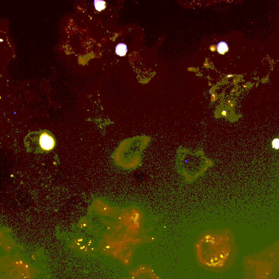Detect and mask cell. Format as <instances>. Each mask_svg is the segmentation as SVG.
<instances>
[{"instance_id":"6da1fadb","label":"cell","mask_w":279,"mask_h":279,"mask_svg":"<svg viewBox=\"0 0 279 279\" xmlns=\"http://www.w3.org/2000/svg\"><path fill=\"white\" fill-rule=\"evenodd\" d=\"M199 261L210 268L221 267L226 260L224 245L217 235L208 234L203 236L196 245Z\"/></svg>"},{"instance_id":"7a4b0ae2","label":"cell","mask_w":279,"mask_h":279,"mask_svg":"<svg viewBox=\"0 0 279 279\" xmlns=\"http://www.w3.org/2000/svg\"><path fill=\"white\" fill-rule=\"evenodd\" d=\"M39 144L42 150L44 151H50L54 148L55 140L50 134L47 132H43L39 136Z\"/></svg>"},{"instance_id":"3957f363","label":"cell","mask_w":279,"mask_h":279,"mask_svg":"<svg viewBox=\"0 0 279 279\" xmlns=\"http://www.w3.org/2000/svg\"><path fill=\"white\" fill-rule=\"evenodd\" d=\"M128 49L124 43L118 44L116 46L115 52L116 54L120 56H124L127 54Z\"/></svg>"},{"instance_id":"277c9868","label":"cell","mask_w":279,"mask_h":279,"mask_svg":"<svg viewBox=\"0 0 279 279\" xmlns=\"http://www.w3.org/2000/svg\"><path fill=\"white\" fill-rule=\"evenodd\" d=\"M217 49L220 54H224L226 52L228 51V44L225 42H220L217 44Z\"/></svg>"},{"instance_id":"5b68a950","label":"cell","mask_w":279,"mask_h":279,"mask_svg":"<svg viewBox=\"0 0 279 279\" xmlns=\"http://www.w3.org/2000/svg\"><path fill=\"white\" fill-rule=\"evenodd\" d=\"M94 5L97 11H102L106 7V2L102 0H94Z\"/></svg>"},{"instance_id":"8992f818","label":"cell","mask_w":279,"mask_h":279,"mask_svg":"<svg viewBox=\"0 0 279 279\" xmlns=\"http://www.w3.org/2000/svg\"><path fill=\"white\" fill-rule=\"evenodd\" d=\"M272 146L274 148L278 149H279V138H275L274 139L273 142H272Z\"/></svg>"},{"instance_id":"52a82bcc","label":"cell","mask_w":279,"mask_h":279,"mask_svg":"<svg viewBox=\"0 0 279 279\" xmlns=\"http://www.w3.org/2000/svg\"><path fill=\"white\" fill-rule=\"evenodd\" d=\"M226 111H223V112H222V114L224 115H226Z\"/></svg>"}]
</instances>
